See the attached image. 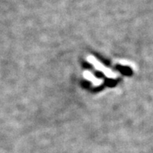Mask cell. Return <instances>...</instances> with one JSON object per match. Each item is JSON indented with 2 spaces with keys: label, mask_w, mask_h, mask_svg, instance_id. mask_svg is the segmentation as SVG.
Segmentation results:
<instances>
[{
  "label": "cell",
  "mask_w": 153,
  "mask_h": 153,
  "mask_svg": "<svg viewBox=\"0 0 153 153\" xmlns=\"http://www.w3.org/2000/svg\"><path fill=\"white\" fill-rule=\"evenodd\" d=\"M87 61L90 64H92V66L95 67V69L100 72H102L104 74V75L108 78L110 79H116L119 76V73L114 72L113 70H112L111 69L108 68L106 66L103 65V64L101 63L100 61H98L96 58H95L93 55H88L87 58H86Z\"/></svg>",
  "instance_id": "1"
},
{
  "label": "cell",
  "mask_w": 153,
  "mask_h": 153,
  "mask_svg": "<svg viewBox=\"0 0 153 153\" xmlns=\"http://www.w3.org/2000/svg\"><path fill=\"white\" fill-rule=\"evenodd\" d=\"M83 76L87 81H90L92 83V85L95 87H98V86L103 84V80L102 79L96 77L92 72H90L88 70H85L83 74Z\"/></svg>",
  "instance_id": "2"
}]
</instances>
